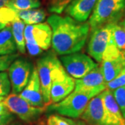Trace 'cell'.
Wrapping results in <instances>:
<instances>
[{
    "label": "cell",
    "instance_id": "obj_1",
    "mask_svg": "<svg viewBox=\"0 0 125 125\" xmlns=\"http://www.w3.org/2000/svg\"><path fill=\"white\" fill-rule=\"evenodd\" d=\"M52 28V46L56 54L64 56L79 52L85 45L90 28L69 16L53 14L47 18Z\"/></svg>",
    "mask_w": 125,
    "mask_h": 125
},
{
    "label": "cell",
    "instance_id": "obj_2",
    "mask_svg": "<svg viewBox=\"0 0 125 125\" xmlns=\"http://www.w3.org/2000/svg\"><path fill=\"white\" fill-rule=\"evenodd\" d=\"M125 14V0H97L89 18L90 31L114 23Z\"/></svg>",
    "mask_w": 125,
    "mask_h": 125
},
{
    "label": "cell",
    "instance_id": "obj_3",
    "mask_svg": "<svg viewBox=\"0 0 125 125\" xmlns=\"http://www.w3.org/2000/svg\"><path fill=\"white\" fill-rule=\"evenodd\" d=\"M91 99L87 94L74 90L62 101L49 105L46 111L54 112L57 115L70 119H79Z\"/></svg>",
    "mask_w": 125,
    "mask_h": 125
},
{
    "label": "cell",
    "instance_id": "obj_4",
    "mask_svg": "<svg viewBox=\"0 0 125 125\" xmlns=\"http://www.w3.org/2000/svg\"><path fill=\"white\" fill-rule=\"evenodd\" d=\"M2 102L9 111L29 125L36 124L41 119L44 112L47 111L46 107L32 106L17 94H9L4 97Z\"/></svg>",
    "mask_w": 125,
    "mask_h": 125
},
{
    "label": "cell",
    "instance_id": "obj_5",
    "mask_svg": "<svg viewBox=\"0 0 125 125\" xmlns=\"http://www.w3.org/2000/svg\"><path fill=\"white\" fill-rule=\"evenodd\" d=\"M61 64V62L58 60L56 54L52 51L42 55L37 61L36 67L40 79L44 102L47 106L51 104L50 91L53 73L54 70Z\"/></svg>",
    "mask_w": 125,
    "mask_h": 125
},
{
    "label": "cell",
    "instance_id": "obj_6",
    "mask_svg": "<svg viewBox=\"0 0 125 125\" xmlns=\"http://www.w3.org/2000/svg\"><path fill=\"white\" fill-rule=\"evenodd\" d=\"M100 63L106 83L116 77L125 68V58L117 49L113 36L103 54Z\"/></svg>",
    "mask_w": 125,
    "mask_h": 125
},
{
    "label": "cell",
    "instance_id": "obj_7",
    "mask_svg": "<svg viewBox=\"0 0 125 125\" xmlns=\"http://www.w3.org/2000/svg\"><path fill=\"white\" fill-rule=\"evenodd\" d=\"M60 61L67 74L74 79H81L99 65L90 56L79 52L61 56Z\"/></svg>",
    "mask_w": 125,
    "mask_h": 125
},
{
    "label": "cell",
    "instance_id": "obj_8",
    "mask_svg": "<svg viewBox=\"0 0 125 125\" xmlns=\"http://www.w3.org/2000/svg\"><path fill=\"white\" fill-rule=\"evenodd\" d=\"M75 88V79L70 76L62 63L54 70L50 91L51 104L58 103L67 97Z\"/></svg>",
    "mask_w": 125,
    "mask_h": 125
},
{
    "label": "cell",
    "instance_id": "obj_9",
    "mask_svg": "<svg viewBox=\"0 0 125 125\" xmlns=\"http://www.w3.org/2000/svg\"><path fill=\"white\" fill-rule=\"evenodd\" d=\"M33 65L24 58H16L9 68V76L13 93H20L29 83L33 72Z\"/></svg>",
    "mask_w": 125,
    "mask_h": 125
},
{
    "label": "cell",
    "instance_id": "obj_10",
    "mask_svg": "<svg viewBox=\"0 0 125 125\" xmlns=\"http://www.w3.org/2000/svg\"><path fill=\"white\" fill-rule=\"evenodd\" d=\"M113 23H110L91 31L88 44V53L97 62H102V56L112 37Z\"/></svg>",
    "mask_w": 125,
    "mask_h": 125
},
{
    "label": "cell",
    "instance_id": "obj_11",
    "mask_svg": "<svg viewBox=\"0 0 125 125\" xmlns=\"http://www.w3.org/2000/svg\"><path fill=\"white\" fill-rule=\"evenodd\" d=\"M106 89L102 68L98 65L79 79L75 80L74 91L87 94L92 98Z\"/></svg>",
    "mask_w": 125,
    "mask_h": 125
},
{
    "label": "cell",
    "instance_id": "obj_12",
    "mask_svg": "<svg viewBox=\"0 0 125 125\" xmlns=\"http://www.w3.org/2000/svg\"><path fill=\"white\" fill-rule=\"evenodd\" d=\"M80 120L88 125H111L105 111L102 94L90 100Z\"/></svg>",
    "mask_w": 125,
    "mask_h": 125
},
{
    "label": "cell",
    "instance_id": "obj_13",
    "mask_svg": "<svg viewBox=\"0 0 125 125\" xmlns=\"http://www.w3.org/2000/svg\"><path fill=\"white\" fill-rule=\"evenodd\" d=\"M20 96L33 106L47 108L36 67H33L29 81L25 88L20 93Z\"/></svg>",
    "mask_w": 125,
    "mask_h": 125
},
{
    "label": "cell",
    "instance_id": "obj_14",
    "mask_svg": "<svg viewBox=\"0 0 125 125\" xmlns=\"http://www.w3.org/2000/svg\"><path fill=\"white\" fill-rule=\"evenodd\" d=\"M97 0H72L65 9V14L76 21L85 22L90 17Z\"/></svg>",
    "mask_w": 125,
    "mask_h": 125
},
{
    "label": "cell",
    "instance_id": "obj_15",
    "mask_svg": "<svg viewBox=\"0 0 125 125\" xmlns=\"http://www.w3.org/2000/svg\"><path fill=\"white\" fill-rule=\"evenodd\" d=\"M105 111L111 125H125V120L113 96V92L106 89L102 93Z\"/></svg>",
    "mask_w": 125,
    "mask_h": 125
},
{
    "label": "cell",
    "instance_id": "obj_16",
    "mask_svg": "<svg viewBox=\"0 0 125 125\" xmlns=\"http://www.w3.org/2000/svg\"><path fill=\"white\" fill-rule=\"evenodd\" d=\"M31 33L34 43L42 51L48 50L52 45V31L48 23L31 25Z\"/></svg>",
    "mask_w": 125,
    "mask_h": 125
},
{
    "label": "cell",
    "instance_id": "obj_17",
    "mask_svg": "<svg viewBox=\"0 0 125 125\" xmlns=\"http://www.w3.org/2000/svg\"><path fill=\"white\" fill-rule=\"evenodd\" d=\"M17 49L11 27L6 26L0 31V55L15 54Z\"/></svg>",
    "mask_w": 125,
    "mask_h": 125
},
{
    "label": "cell",
    "instance_id": "obj_18",
    "mask_svg": "<svg viewBox=\"0 0 125 125\" xmlns=\"http://www.w3.org/2000/svg\"><path fill=\"white\" fill-rule=\"evenodd\" d=\"M112 36L117 49L125 58V14L113 23Z\"/></svg>",
    "mask_w": 125,
    "mask_h": 125
},
{
    "label": "cell",
    "instance_id": "obj_19",
    "mask_svg": "<svg viewBox=\"0 0 125 125\" xmlns=\"http://www.w3.org/2000/svg\"><path fill=\"white\" fill-rule=\"evenodd\" d=\"M18 18L27 25L42 23L46 18V12L43 9H35L17 11Z\"/></svg>",
    "mask_w": 125,
    "mask_h": 125
},
{
    "label": "cell",
    "instance_id": "obj_20",
    "mask_svg": "<svg viewBox=\"0 0 125 125\" xmlns=\"http://www.w3.org/2000/svg\"><path fill=\"white\" fill-rule=\"evenodd\" d=\"M12 33L16 43L17 49L22 54L26 52V44L24 40V29L25 24L19 18H16L10 24Z\"/></svg>",
    "mask_w": 125,
    "mask_h": 125
},
{
    "label": "cell",
    "instance_id": "obj_21",
    "mask_svg": "<svg viewBox=\"0 0 125 125\" xmlns=\"http://www.w3.org/2000/svg\"><path fill=\"white\" fill-rule=\"evenodd\" d=\"M15 11L38 9L40 6V0H9L6 5Z\"/></svg>",
    "mask_w": 125,
    "mask_h": 125
},
{
    "label": "cell",
    "instance_id": "obj_22",
    "mask_svg": "<svg viewBox=\"0 0 125 125\" xmlns=\"http://www.w3.org/2000/svg\"><path fill=\"white\" fill-rule=\"evenodd\" d=\"M18 18L17 11L9 8L7 6L0 9V22L6 26H10L11 23Z\"/></svg>",
    "mask_w": 125,
    "mask_h": 125
},
{
    "label": "cell",
    "instance_id": "obj_23",
    "mask_svg": "<svg viewBox=\"0 0 125 125\" xmlns=\"http://www.w3.org/2000/svg\"><path fill=\"white\" fill-rule=\"evenodd\" d=\"M72 0H49L48 10L50 13L61 14Z\"/></svg>",
    "mask_w": 125,
    "mask_h": 125
},
{
    "label": "cell",
    "instance_id": "obj_24",
    "mask_svg": "<svg viewBox=\"0 0 125 125\" xmlns=\"http://www.w3.org/2000/svg\"><path fill=\"white\" fill-rule=\"evenodd\" d=\"M125 87V68L113 79L106 83V89L111 91Z\"/></svg>",
    "mask_w": 125,
    "mask_h": 125
},
{
    "label": "cell",
    "instance_id": "obj_25",
    "mask_svg": "<svg viewBox=\"0 0 125 125\" xmlns=\"http://www.w3.org/2000/svg\"><path fill=\"white\" fill-rule=\"evenodd\" d=\"M11 83L9 74L6 72H0V97L8 96L10 92Z\"/></svg>",
    "mask_w": 125,
    "mask_h": 125
},
{
    "label": "cell",
    "instance_id": "obj_26",
    "mask_svg": "<svg viewBox=\"0 0 125 125\" xmlns=\"http://www.w3.org/2000/svg\"><path fill=\"white\" fill-rule=\"evenodd\" d=\"M125 120V87L112 91Z\"/></svg>",
    "mask_w": 125,
    "mask_h": 125
},
{
    "label": "cell",
    "instance_id": "obj_27",
    "mask_svg": "<svg viewBox=\"0 0 125 125\" xmlns=\"http://www.w3.org/2000/svg\"><path fill=\"white\" fill-rule=\"evenodd\" d=\"M18 57L19 54L17 53L9 55H0V72L9 70L10 65Z\"/></svg>",
    "mask_w": 125,
    "mask_h": 125
},
{
    "label": "cell",
    "instance_id": "obj_28",
    "mask_svg": "<svg viewBox=\"0 0 125 125\" xmlns=\"http://www.w3.org/2000/svg\"><path fill=\"white\" fill-rule=\"evenodd\" d=\"M46 124L47 125H72L68 120V118L57 114L49 115L47 120Z\"/></svg>",
    "mask_w": 125,
    "mask_h": 125
},
{
    "label": "cell",
    "instance_id": "obj_29",
    "mask_svg": "<svg viewBox=\"0 0 125 125\" xmlns=\"http://www.w3.org/2000/svg\"><path fill=\"white\" fill-rule=\"evenodd\" d=\"M14 120V114L10 112L0 114V125H10Z\"/></svg>",
    "mask_w": 125,
    "mask_h": 125
},
{
    "label": "cell",
    "instance_id": "obj_30",
    "mask_svg": "<svg viewBox=\"0 0 125 125\" xmlns=\"http://www.w3.org/2000/svg\"><path fill=\"white\" fill-rule=\"evenodd\" d=\"M68 120L70 122V123L72 125H88L86 124L85 122L81 120L80 119H76V120H73V119H70L68 118Z\"/></svg>",
    "mask_w": 125,
    "mask_h": 125
},
{
    "label": "cell",
    "instance_id": "obj_31",
    "mask_svg": "<svg viewBox=\"0 0 125 125\" xmlns=\"http://www.w3.org/2000/svg\"><path fill=\"white\" fill-rule=\"evenodd\" d=\"M8 112H10L7 109V108L6 107L4 103L0 102V114H2V113H8Z\"/></svg>",
    "mask_w": 125,
    "mask_h": 125
},
{
    "label": "cell",
    "instance_id": "obj_32",
    "mask_svg": "<svg viewBox=\"0 0 125 125\" xmlns=\"http://www.w3.org/2000/svg\"><path fill=\"white\" fill-rule=\"evenodd\" d=\"M9 0H0V9L6 6L7 4L9 3Z\"/></svg>",
    "mask_w": 125,
    "mask_h": 125
},
{
    "label": "cell",
    "instance_id": "obj_33",
    "mask_svg": "<svg viewBox=\"0 0 125 125\" xmlns=\"http://www.w3.org/2000/svg\"><path fill=\"white\" fill-rule=\"evenodd\" d=\"M33 125H47V124H46V122L44 120L40 119V120L38 121L36 124H34Z\"/></svg>",
    "mask_w": 125,
    "mask_h": 125
},
{
    "label": "cell",
    "instance_id": "obj_34",
    "mask_svg": "<svg viewBox=\"0 0 125 125\" xmlns=\"http://www.w3.org/2000/svg\"><path fill=\"white\" fill-rule=\"evenodd\" d=\"M6 27V26L5 24H2L1 22H0V31H1V30H2L3 29H4Z\"/></svg>",
    "mask_w": 125,
    "mask_h": 125
},
{
    "label": "cell",
    "instance_id": "obj_35",
    "mask_svg": "<svg viewBox=\"0 0 125 125\" xmlns=\"http://www.w3.org/2000/svg\"><path fill=\"white\" fill-rule=\"evenodd\" d=\"M4 97H0V102H1L4 100Z\"/></svg>",
    "mask_w": 125,
    "mask_h": 125
},
{
    "label": "cell",
    "instance_id": "obj_36",
    "mask_svg": "<svg viewBox=\"0 0 125 125\" xmlns=\"http://www.w3.org/2000/svg\"><path fill=\"white\" fill-rule=\"evenodd\" d=\"M10 125H21V124H18V123H15V124H14V123H13V124L11 123Z\"/></svg>",
    "mask_w": 125,
    "mask_h": 125
}]
</instances>
